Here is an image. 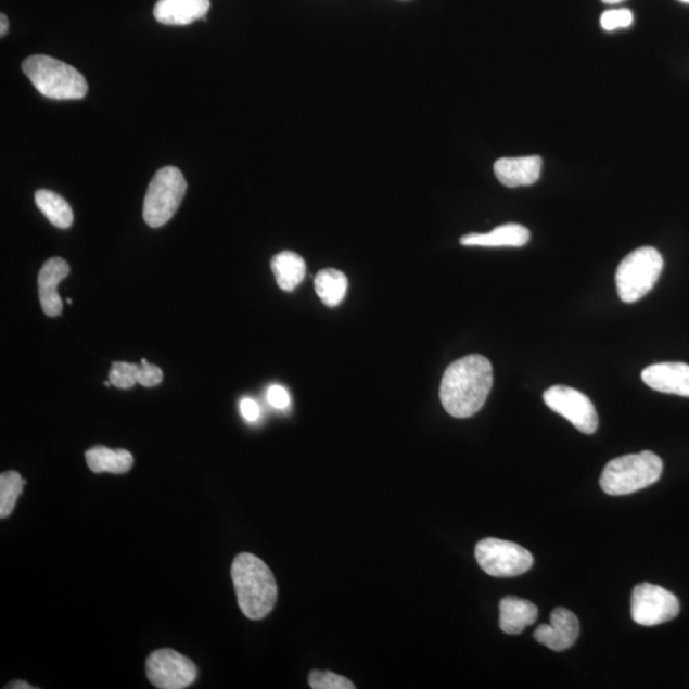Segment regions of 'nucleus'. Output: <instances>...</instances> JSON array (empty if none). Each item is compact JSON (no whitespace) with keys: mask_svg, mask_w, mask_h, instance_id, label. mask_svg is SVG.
<instances>
[{"mask_svg":"<svg viewBox=\"0 0 689 689\" xmlns=\"http://www.w3.org/2000/svg\"><path fill=\"white\" fill-rule=\"evenodd\" d=\"M634 24V13L627 9L609 10L601 14L600 25L605 31L618 30V28H627Z\"/></svg>","mask_w":689,"mask_h":689,"instance_id":"393cba45","label":"nucleus"},{"mask_svg":"<svg viewBox=\"0 0 689 689\" xmlns=\"http://www.w3.org/2000/svg\"><path fill=\"white\" fill-rule=\"evenodd\" d=\"M475 558L482 570L493 577H516L534 564L531 551L516 543L496 538L479 541Z\"/></svg>","mask_w":689,"mask_h":689,"instance_id":"0eeeda50","label":"nucleus"},{"mask_svg":"<svg viewBox=\"0 0 689 689\" xmlns=\"http://www.w3.org/2000/svg\"><path fill=\"white\" fill-rule=\"evenodd\" d=\"M9 688L31 689L34 687L28 685V684H26V681L17 680V681H13V684L11 686H9Z\"/></svg>","mask_w":689,"mask_h":689,"instance_id":"c756f323","label":"nucleus"},{"mask_svg":"<svg viewBox=\"0 0 689 689\" xmlns=\"http://www.w3.org/2000/svg\"><path fill=\"white\" fill-rule=\"evenodd\" d=\"M267 401L275 409L286 410L292 404V398H290L289 391L285 387L280 386V384H273L267 391Z\"/></svg>","mask_w":689,"mask_h":689,"instance_id":"bb28decb","label":"nucleus"},{"mask_svg":"<svg viewBox=\"0 0 689 689\" xmlns=\"http://www.w3.org/2000/svg\"><path fill=\"white\" fill-rule=\"evenodd\" d=\"M276 282L284 292L292 293L306 278V263L295 252H281L271 260Z\"/></svg>","mask_w":689,"mask_h":689,"instance_id":"6ab92c4d","label":"nucleus"},{"mask_svg":"<svg viewBox=\"0 0 689 689\" xmlns=\"http://www.w3.org/2000/svg\"><path fill=\"white\" fill-rule=\"evenodd\" d=\"M538 608L532 601L506 597L499 603V627L507 635H520L538 620Z\"/></svg>","mask_w":689,"mask_h":689,"instance_id":"dca6fc26","label":"nucleus"},{"mask_svg":"<svg viewBox=\"0 0 689 689\" xmlns=\"http://www.w3.org/2000/svg\"><path fill=\"white\" fill-rule=\"evenodd\" d=\"M663 468L662 459L651 451L616 457L601 474L600 487L609 496H627L655 484Z\"/></svg>","mask_w":689,"mask_h":689,"instance_id":"20e7f679","label":"nucleus"},{"mask_svg":"<svg viewBox=\"0 0 689 689\" xmlns=\"http://www.w3.org/2000/svg\"><path fill=\"white\" fill-rule=\"evenodd\" d=\"M605 4H618L625 2V0H603Z\"/></svg>","mask_w":689,"mask_h":689,"instance_id":"7c9ffc66","label":"nucleus"},{"mask_svg":"<svg viewBox=\"0 0 689 689\" xmlns=\"http://www.w3.org/2000/svg\"><path fill=\"white\" fill-rule=\"evenodd\" d=\"M25 484L17 471H5L0 475V518H9L13 512Z\"/></svg>","mask_w":689,"mask_h":689,"instance_id":"4be33fe9","label":"nucleus"},{"mask_svg":"<svg viewBox=\"0 0 689 689\" xmlns=\"http://www.w3.org/2000/svg\"><path fill=\"white\" fill-rule=\"evenodd\" d=\"M493 386V367L483 355H468L446 369L441 403L449 416L465 419L481 411Z\"/></svg>","mask_w":689,"mask_h":689,"instance_id":"f257e3e1","label":"nucleus"},{"mask_svg":"<svg viewBox=\"0 0 689 689\" xmlns=\"http://www.w3.org/2000/svg\"><path fill=\"white\" fill-rule=\"evenodd\" d=\"M238 605L252 621L264 620L278 600V585L268 565L255 554H239L231 565Z\"/></svg>","mask_w":689,"mask_h":689,"instance_id":"f03ea898","label":"nucleus"},{"mask_svg":"<svg viewBox=\"0 0 689 689\" xmlns=\"http://www.w3.org/2000/svg\"><path fill=\"white\" fill-rule=\"evenodd\" d=\"M209 9V0H158L154 16L163 25L187 26L206 20Z\"/></svg>","mask_w":689,"mask_h":689,"instance_id":"2eb2a0df","label":"nucleus"},{"mask_svg":"<svg viewBox=\"0 0 689 689\" xmlns=\"http://www.w3.org/2000/svg\"><path fill=\"white\" fill-rule=\"evenodd\" d=\"M25 75L41 95L54 100H79L89 92L81 72L49 55H33L22 64Z\"/></svg>","mask_w":689,"mask_h":689,"instance_id":"7ed1b4c3","label":"nucleus"},{"mask_svg":"<svg viewBox=\"0 0 689 689\" xmlns=\"http://www.w3.org/2000/svg\"><path fill=\"white\" fill-rule=\"evenodd\" d=\"M86 462L92 473L126 474L132 469L135 460L127 449H111L95 446L86 451Z\"/></svg>","mask_w":689,"mask_h":689,"instance_id":"a211bd4d","label":"nucleus"},{"mask_svg":"<svg viewBox=\"0 0 689 689\" xmlns=\"http://www.w3.org/2000/svg\"><path fill=\"white\" fill-rule=\"evenodd\" d=\"M531 231L520 224H506L487 234L471 233L463 235L460 243L467 246H524L531 241Z\"/></svg>","mask_w":689,"mask_h":689,"instance_id":"f3484780","label":"nucleus"},{"mask_svg":"<svg viewBox=\"0 0 689 689\" xmlns=\"http://www.w3.org/2000/svg\"><path fill=\"white\" fill-rule=\"evenodd\" d=\"M309 686L314 689H355L350 679L328 671L310 672Z\"/></svg>","mask_w":689,"mask_h":689,"instance_id":"b1692460","label":"nucleus"},{"mask_svg":"<svg viewBox=\"0 0 689 689\" xmlns=\"http://www.w3.org/2000/svg\"><path fill=\"white\" fill-rule=\"evenodd\" d=\"M316 293L326 306L337 307L345 299L347 279L345 273L333 270L319 271L315 279Z\"/></svg>","mask_w":689,"mask_h":689,"instance_id":"412c9836","label":"nucleus"},{"mask_svg":"<svg viewBox=\"0 0 689 689\" xmlns=\"http://www.w3.org/2000/svg\"><path fill=\"white\" fill-rule=\"evenodd\" d=\"M241 412L246 422L255 423L260 417V408L253 398H243L241 403Z\"/></svg>","mask_w":689,"mask_h":689,"instance_id":"cd10ccee","label":"nucleus"},{"mask_svg":"<svg viewBox=\"0 0 689 689\" xmlns=\"http://www.w3.org/2000/svg\"><path fill=\"white\" fill-rule=\"evenodd\" d=\"M164 374L157 366L150 365L146 359L141 360L138 365L137 383L143 387H155L163 382Z\"/></svg>","mask_w":689,"mask_h":689,"instance_id":"a878e982","label":"nucleus"},{"mask_svg":"<svg viewBox=\"0 0 689 689\" xmlns=\"http://www.w3.org/2000/svg\"><path fill=\"white\" fill-rule=\"evenodd\" d=\"M148 678L160 689H183L194 684L199 676L192 660L170 649L152 652L146 662Z\"/></svg>","mask_w":689,"mask_h":689,"instance_id":"1a4fd4ad","label":"nucleus"},{"mask_svg":"<svg viewBox=\"0 0 689 689\" xmlns=\"http://www.w3.org/2000/svg\"><path fill=\"white\" fill-rule=\"evenodd\" d=\"M71 272L67 260L60 257L50 258L43 264L38 279L39 297L43 314L56 317L62 314L63 301L58 294V285L67 278Z\"/></svg>","mask_w":689,"mask_h":689,"instance_id":"ddd939ff","label":"nucleus"},{"mask_svg":"<svg viewBox=\"0 0 689 689\" xmlns=\"http://www.w3.org/2000/svg\"><path fill=\"white\" fill-rule=\"evenodd\" d=\"M578 636V618L565 608L554 609L550 615V625H541L534 633L536 641L553 651L570 649Z\"/></svg>","mask_w":689,"mask_h":689,"instance_id":"9b49d317","label":"nucleus"},{"mask_svg":"<svg viewBox=\"0 0 689 689\" xmlns=\"http://www.w3.org/2000/svg\"><path fill=\"white\" fill-rule=\"evenodd\" d=\"M679 600L664 587L642 583L637 585L630 598V614L637 625L658 626L676 618Z\"/></svg>","mask_w":689,"mask_h":689,"instance_id":"6e6552de","label":"nucleus"},{"mask_svg":"<svg viewBox=\"0 0 689 689\" xmlns=\"http://www.w3.org/2000/svg\"><path fill=\"white\" fill-rule=\"evenodd\" d=\"M138 365H129V362L115 361L109 372V381L112 386L120 390L133 388L137 384Z\"/></svg>","mask_w":689,"mask_h":689,"instance_id":"5701e85b","label":"nucleus"},{"mask_svg":"<svg viewBox=\"0 0 689 689\" xmlns=\"http://www.w3.org/2000/svg\"><path fill=\"white\" fill-rule=\"evenodd\" d=\"M36 206L47 219L60 229H68L74 224V212L62 195L52 191L40 190L35 193Z\"/></svg>","mask_w":689,"mask_h":689,"instance_id":"aec40b11","label":"nucleus"},{"mask_svg":"<svg viewBox=\"0 0 689 689\" xmlns=\"http://www.w3.org/2000/svg\"><path fill=\"white\" fill-rule=\"evenodd\" d=\"M641 377L659 393L689 397V366L685 362H659L645 369Z\"/></svg>","mask_w":689,"mask_h":689,"instance_id":"f8f14e48","label":"nucleus"},{"mask_svg":"<svg viewBox=\"0 0 689 689\" xmlns=\"http://www.w3.org/2000/svg\"><path fill=\"white\" fill-rule=\"evenodd\" d=\"M67 303H68V304H72V299H67Z\"/></svg>","mask_w":689,"mask_h":689,"instance_id":"473e14b6","label":"nucleus"},{"mask_svg":"<svg viewBox=\"0 0 689 689\" xmlns=\"http://www.w3.org/2000/svg\"><path fill=\"white\" fill-rule=\"evenodd\" d=\"M541 168L540 156L503 157L496 162L495 174L506 187H527L539 180Z\"/></svg>","mask_w":689,"mask_h":689,"instance_id":"4468645a","label":"nucleus"},{"mask_svg":"<svg viewBox=\"0 0 689 689\" xmlns=\"http://www.w3.org/2000/svg\"><path fill=\"white\" fill-rule=\"evenodd\" d=\"M9 18H7L5 14H2V16H0V36H2V38L9 33Z\"/></svg>","mask_w":689,"mask_h":689,"instance_id":"c85d7f7f","label":"nucleus"},{"mask_svg":"<svg viewBox=\"0 0 689 689\" xmlns=\"http://www.w3.org/2000/svg\"><path fill=\"white\" fill-rule=\"evenodd\" d=\"M187 192V181L176 166H165L152 178L143 202V219L151 228H162L176 215Z\"/></svg>","mask_w":689,"mask_h":689,"instance_id":"423d86ee","label":"nucleus"},{"mask_svg":"<svg viewBox=\"0 0 689 689\" xmlns=\"http://www.w3.org/2000/svg\"><path fill=\"white\" fill-rule=\"evenodd\" d=\"M678 2L689 4V0H678Z\"/></svg>","mask_w":689,"mask_h":689,"instance_id":"2f4dec72","label":"nucleus"},{"mask_svg":"<svg viewBox=\"0 0 689 689\" xmlns=\"http://www.w3.org/2000/svg\"><path fill=\"white\" fill-rule=\"evenodd\" d=\"M544 403L579 432L592 434L599 425L598 412L590 398L567 386H553L544 393Z\"/></svg>","mask_w":689,"mask_h":689,"instance_id":"9d476101","label":"nucleus"},{"mask_svg":"<svg viewBox=\"0 0 689 689\" xmlns=\"http://www.w3.org/2000/svg\"><path fill=\"white\" fill-rule=\"evenodd\" d=\"M663 268V256L652 246L630 252L615 273L621 301L630 304L642 299L654 289Z\"/></svg>","mask_w":689,"mask_h":689,"instance_id":"39448f33","label":"nucleus"}]
</instances>
